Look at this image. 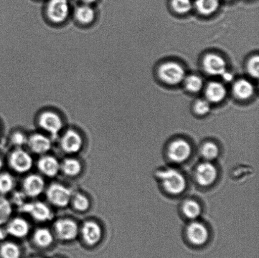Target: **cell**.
Wrapping results in <instances>:
<instances>
[{
    "instance_id": "f1b7e54d",
    "label": "cell",
    "mask_w": 259,
    "mask_h": 258,
    "mask_svg": "<svg viewBox=\"0 0 259 258\" xmlns=\"http://www.w3.org/2000/svg\"><path fill=\"white\" fill-rule=\"evenodd\" d=\"M15 186L14 177L9 173H0V195L11 193Z\"/></svg>"
},
{
    "instance_id": "5bb4252c",
    "label": "cell",
    "mask_w": 259,
    "mask_h": 258,
    "mask_svg": "<svg viewBox=\"0 0 259 258\" xmlns=\"http://www.w3.org/2000/svg\"><path fill=\"white\" fill-rule=\"evenodd\" d=\"M89 246L98 244L103 238V229L98 222L88 221L80 227L79 235Z\"/></svg>"
},
{
    "instance_id": "7c38bea8",
    "label": "cell",
    "mask_w": 259,
    "mask_h": 258,
    "mask_svg": "<svg viewBox=\"0 0 259 258\" xmlns=\"http://www.w3.org/2000/svg\"><path fill=\"white\" fill-rule=\"evenodd\" d=\"M47 13L48 19L55 24H61L67 20L70 13L68 0H50Z\"/></svg>"
},
{
    "instance_id": "74e56055",
    "label": "cell",
    "mask_w": 259,
    "mask_h": 258,
    "mask_svg": "<svg viewBox=\"0 0 259 258\" xmlns=\"http://www.w3.org/2000/svg\"><path fill=\"white\" fill-rule=\"evenodd\" d=\"M83 4L91 5L96 2V0H80Z\"/></svg>"
},
{
    "instance_id": "4dcf8cb0",
    "label": "cell",
    "mask_w": 259,
    "mask_h": 258,
    "mask_svg": "<svg viewBox=\"0 0 259 258\" xmlns=\"http://www.w3.org/2000/svg\"><path fill=\"white\" fill-rule=\"evenodd\" d=\"M185 86L189 92L196 93L199 92L204 86L202 78L196 75H191L185 77Z\"/></svg>"
},
{
    "instance_id": "9c48e42d",
    "label": "cell",
    "mask_w": 259,
    "mask_h": 258,
    "mask_svg": "<svg viewBox=\"0 0 259 258\" xmlns=\"http://www.w3.org/2000/svg\"><path fill=\"white\" fill-rule=\"evenodd\" d=\"M79 231L77 222L69 218H62L55 222L53 233L62 241H72L78 236Z\"/></svg>"
},
{
    "instance_id": "8fae6325",
    "label": "cell",
    "mask_w": 259,
    "mask_h": 258,
    "mask_svg": "<svg viewBox=\"0 0 259 258\" xmlns=\"http://www.w3.org/2000/svg\"><path fill=\"white\" fill-rule=\"evenodd\" d=\"M38 123L42 130L53 136H57L62 131L63 123L62 118L53 111H47L40 114Z\"/></svg>"
},
{
    "instance_id": "7402d4cb",
    "label": "cell",
    "mask_w": 259,
    "mask_h": 258,
    "mask_svg": "<svg viewBox=\"0 0 259 258\" xmlns=\"http://www.w3.org/2000/svg\"><path fill=\"white\" fill-rule=\"evenodd\" d=\"M55 234L47 227H39L33 233V241L41 248L50 247L54 242Z\"/></svg>"
},
{
    "instance_id": "e0dca14e",
    "label": "cell",
    "mask_w": 259,
    "mask_h": 258,
    "mask_svg": "<svg viewBox=\"0 0 259 258\" xmlns=\"http://www.w3.org/2000/svg\"><path fill=\"white\" fill-rule=\"evenodd\" d=\"M202 65L205 72L210 75L222 76L227 70L226 60L218 55L209 54L205 56Z\"/></svg>"
},
{
    "instance_id": "8992f818",
    "label": "cell",
    "mask_w": 259,
    "mask_h": 258,
    "mask_svg": "<svg viewBox=\"0 0 259 258\" xmlns=\"http://www.w3.org/2000/svg\"><path fill=\"white\" fill-rule=\"evenodd\" d=\"M20 209L23 213L27 214L33 220L40 223L52 221L54 217L50 207L42 201H35L23 203Z\"/></svg>"
},
{
    "instance_id": "6da1fadb",
    "label": "cell",
    "mask_w": 259,
    "mask_h": 258,
    "mask_svg": "<svg viewBox=\"0 0 259 258\" xmlns=\"http://www.w3.org/2000/svg\"><path fill=\"white\" fill-rule=\"evenodd\" d=\"M155 176L164 193L172 197L182 195L188 188V180L182 171L176 168H164L157 170Z\"/></svg>"
},
{
    "instance_id": "d590c367",
    "label": "cell",
    "mask_w": 259,
    "mask_h": 258,
    "mask_svg": "<svg viewBox=\"0 0 259 258\" xmlns=\"http://www.w3.org/2000/svg\"><path fill=\"white\" fill-rule=\"evenodd\" d=\"M221 77H222L223 80L226 82H230L233 79V75L232 73L227 72V70L225 72L223 73Z\"/></svg>"
},
{
    "instance_id": "4316f807",
    "label": "cell",
    "mask_w": 259,
    "mask_h": 258,
    "mask_svg": "<svg viewBox=\"0 0 259 258\" xmlns=\"http://www.w3.org/2000/svg\"><path fill=\"white\" fill-rule=\"evenodd\" d=\"M70 204L72 206L75 211L80 213H84L90 209L91 201L85 194L77 192L73 193Z\"/></svg>"
},
{
    "instance_id": "d4e9b609",
    "label": "cell",
    "mask_w": 259,
    "mask_h": 258,
    "mask_svg": "<svg viewBox=\"0 0 259 258\" xmlns=\"http://www.w3.org/2000/svg\"><path fill=\"white\" fill-rule=\"evenodd\" d=\"M96 14L91 5L83 4L76 9L75 18L78 23L82 25H90L95 20Z\"/></svg>"
},
{
    "instance_id": "836d02e7",
    "label": "cell",
    "mask_w": 259,
    "mask_h": 258,
    "mask_svg": "<svg viewBox=\"0 0 259 258\" xmlns=\"http://www.w3.org/2000/svg\"><path fill=\"white\" fill-rule=\"evenodd\" d=\"M195 113L199 116L207 115L210 111V103L206 99H199L195 104Z\"/></svg>"
},
{
    "instance_id": "3957f363",
    "label": "cell",
    "mask_w": 259,
    "mask_h": 258,
    "mask_svg": "<svg viewBox=\"0 0 259 258\" xmlns=\"http://www.w3.org/2000/svg\"><path fill=\"white\" fill-rule=\"evenodd\" d=\"M219 169L213 162L202 161L193 172V178L199 188H209L214 186L219 178Z\"/></svg>"
},
{
    "instance_id": "f35d334b",
    "label": "cell",
    "mask_w": 259,
    "mask_h": 258,
    "mask_svg": "<svg viewBox=\"0 0 259 258\" xmlns=\"http://www.w3.org/2000/svg\"><path fill=\"white\" fill-rule=\"evenodd\" d=\"M3 167H4V162H3L2 159L0 158V173H1Z\"/></svg>"
},
{
    "instance_id": "7a4b0ae2",
    "label": "cell",
    "mask_w": 259,
    "mask_h": 258,
    "mask_svg": "<svg viewBox=\"0 0 259 258\" xmlns=\"http://www.w3.org/2000/svg\"><path fill=\"white\" fill-rule=\"evenodd\" d=\"M193 153L192 143L186 138L179 137L169 141L165 148V155L169 163L182 164L191 158Z\"/></svg>"
},
{
    "instance_id": "30bf717a",
    "label": "cell",
    "mask_w": 259,
    "mask_h": 258,
    "mask_svg": "<svg viewBox=\"0 0 259 258\" xmlns=\"http://www.w3.org/2000/svg\"><path fill=\"white\" fill-rule=\"evenodd\" d=\"M60 147L63 152L68 155L79 153L83 146L82 136L78 131L68 130L65 131L61 138Z\"/></svg>"
},
{
    "instance_id": "5b68a950",
    "label": "cell",
    "mask_w": 259,
    "mask_h": 258,
    "mask_svg": "<svg viewBox=\"0 0 259 258\" xmlns=\"http://www.w3.org/2000/svg\"><path fill=\"white\" fill-rule=\"evenodd\" d=\"M185 238L193 246H204L209 241L210 232L206 224L199 219L189 221L184 230Z\"/></svg>"
},
{
    "instance_id": "ba28073f",
    "label": "cell",
    "mask_w": 259,
    "mask_h": 258,
    "mask_svg": "<svg viewBox=\"0 0 259 258\" xmlns=\"http://www.w3.org/2000/svg\"><path fill=\"white\" fill-rule=\"evenodd\" d=\"M159 77L167 84L176 85L182 83L186 77L184 67L176 62L162 64L158 70Z\"/></svg>"
},
{
    "instance_id": "52a82bcc",
    "label": "cell",
    "mask_w": 259,
    "mask_h": 258,
    "mask_svg": "<svg viewBox=\"0 0 259 258\" xmlns=\"http://www.w3.org/2000/svg\"><path fill=\"white\" fill-rule=\"evenodd\" d=\"M9 163L10 168L15 173L25 174L32 169L34 159L30 153L24 148H17L10 153Z\"/></svg>"
},
{
    "instance_id": "8d00e7d4",
    "label": "cell",
    "mask_w": 259,
    "mask_h": 258,
    "mask_svg": "<svg viewBox=\"0 0 259 258\" xmlns=\"http://www.w3.org/2000/svg\"><path fill=\"white\" fill-rule=\"evenodd\" d=\"M7 236H9V235L7 234L6 229H4L0 228V240L6 238Z\"/></svg>"
},
{
    "instance_id": "1f68e13d",
    "label": "cell",
    "mask_w": 259,
    "mask_h": 258,
    "mask_svg": "<svg viewBox=\"0 0 259 258\" xmlns=\"http://www.w3.org/2000/svg\"><path fill=\"white\" fill-rule=\"evenodd\" d=\"M171 5L178 14H185L191 11L193 3L192 0H172Z\"/></svg>"
},
{
    "instance_id": "ac0fdd59",
    "label": "cell",
    "mask_w": 259,
    "mask_h": 258,
    "mask_svg": "<svg viewBox=\"0 0 259 258\" xmlns=\"http://www.w3.org/2000/svg\"><path fill=\"white\" fill-rule=\"evenodd\" d=\"M6 231L9 236L17 239H23L30 234V225L26 219L22 217L11 218L7 222Z\"/></svg>"
},
{
    "instance_id": "83f0119b",
    "label": "cell",
    "mask_w": 259,
    "mask_h": 258,
    "mask_svg": "<svg viewBox=\"0 0 259 258\" xmlns=\"http://www.w3.org/2000/svg\"><path fill=\"white\" fill-rule=\"evenodd\" d=\"M13 206L11 201L0 195V226L7 224L12 218Z\"/></svg>"
},
{
    "instance_id": "484cf974",
    "label": "cell",
    "mask_w": 259,
    "mask_h": 258,
    "mask_svg": "<svg viewBox=\"0 0 259 258\" xmlns=\"http://www.w3.org/2000/svg\"><path fill=\"white\" fill-rule=\"evenodd\" d=\"M194 6L199 14L210 15L217 11L220 0H195Z\"/></svg>"
},
{
    "instance_id": "9a60e30c",
    "label": "cell",
    "mask_w": 259,
    "mask_h": 258,
    "mask_svg": "<svg viewBox=\"0 0 259 258\" xmlns=\"http://www.w3.org/2000/svg\"><path fill=\"white\" fill-rule=\"evenodd\" d=\"M27 145L32 153L43 156L52 149V141L47 136L37 133L28 137Z\"/></svg>"
},
{
    "instance_id": "4fadbf2b",
    "label": "cell",
    "mask_w": 259,
    "mask_h": 258,
    "mask_svg": "<svg viewBox=\"0 0 259 258\" xmlns=\"http://www.w3.org/2000/svg\"><path fill=\"white\" fill-rule=\"evenodd\" d=\"M44 178L38 174H29L25 177L22 183L23 194L30 198L40 196L46 190Z\"/></svg>"
},
{
    "instance_id": "ab89813d",
    "label": "cell",
    "mask_w": 259,
    "mask_h": 258,
    "mask_svg": "<svg viewBox=\"0 0 259 258\" xmlns=\"http://www.w3.org/2000/svg\"><path fill=\"white\" fill-rule=\"evenodd\" d=\"M35 258H39V257H35Z\"/></svg>"
},
{
    "instance_id": "603a6c76",
    "label": "cell",
    "mask_w": 259,
    "mask_h": 258,
    "mask_svg": "<svg viewBox=\"0 0 259 258\" xmlns=\"http://www.w3.org/2000/svg\"><path fill=\"white\" fill-rule=\"evenodd\" d=\"M199 154L203 160L214 163L220 156L219 145L212 140L205 141L200 146Z\"/></svg>"
},
{
    "instance_id": "2e32d148",
    "label": "cell",
    "mask_w": 259,
    "mask_h": 258,
    "mask_svg": "<svg viewBox=\"0 0 259 258\" xmlns=\"http://www.w3.org/2000/svg\"><path fill=\"white\" fill-rule=\"evenodd\" d=\"M37 168L42 175L55 178L60 173V162L55 157L45 154L37 161Z\"/></svg>"
},
{
    "instance_id": "d6986e66",
    "label": "cell",
    "mask_w": 259,
    "mask_h": 258,
    "mask_svg": "<svg viewBox=\"0 0 259 258\" xmlns=\"http://www.w3.org/2000/svg\"><path fill=\"white\" fill-rule=\"evenodd\" d=\"M180 209L184 218L189 222L199 219L202 214L201 203L194 198L185 199L180 204Z\"/></svg>"
},
{
    "instance_id": "e575fe53",
    "label": "cell",
    "mask_w": 259,
    "mask_h": 258,
    "mask_svg": "<svg viewBox=\"0 0 259 258\" xmlns=\"http://www.w3.org/2000/svg\"><path fill=\"white\" fill-rule=\"evenodd\" d=\"M247 71L251 77L257 78L259 75V58L255 55L250 58L247 63Z\"/></svg>"
},
{
    "instance_id": "d6a6232c",
    "label": "cell",
    "mask_w": 259,
    "mask_h": 258,
    "mask_svg": "<svg viewBox=\"0 0 259 258\" xmlns=\"http://www.w3.org/2000/svg\"><path fill=\"white\" fill-rule=\"evenodd\" d=\"M28 137L25 134L17 131L12 134L11 138H10V142L12 145H14L15 148H23L24 146L27 145Z\"/></svg>"
},
{
    "instance_id": "ffe728a7",
    "label": "cell",
    "mask_w": 259,
    "mask_h": 258,
    "mask_svg": "<svg viewBox=\"0 0 259 258\" xmlns=\"http://www.w3.org/2000/svg\"><path fill=\"white\" fill-rule=\"evenodd\" d=\"M205 97L210 103H218L225 99L227 91L223 83L211 82L205 88Z\"/></svg>"
},
{
    "instance_id": "44dd1931",
    "label": "cell",
    "mask_w": 259,
    "mask_h": 258,
    "mask_svg": "<svg viewBox=\"0 0 259 258\" xmlns=\"http://www.w3.org/2000/svg\"><path fill=\"white\" fill-rule=\"evenodd\" d=\"M82 171V165L78 159L67 158L60 163V172L68 178H75Z\"/></svg>"
},
{
    "instance_id": "f546056e",
    "label": "cell",
    "mask_w": 259,
    "mask_h": 258,
    "mask_svg": "<svg viewBox=\"0 0 259 258\" xmlns=\"http://www.w3.org/2000/svg\"><path fill=\"white\" fill-rule=\"evenodd\" d=\"M20 254V247L14 242H5L0 247V256L2 258H19Z\"/></svg>"
},
{
    "instance_id": "277c9868",
    "label": "cell",
    "mask_w": 259,
    "mask_h": 258,
    "mask_svg": "<svg viewBox=\"0 0 259 258\" xmlns=\"http://www.w3.org/2000/svg\"><path fill=\"white\" fill-rule=\"evenodd\" d=\"M46 196L50 204L63 209L69 205L73 195L72 189L59 183L51 184L46 188Z\"/></svg>"
},
{
    "instance_id": "cb8c5ba5",
    "label": "cell",
    "mask_w": 259,
    "mask_h": 258,
    "mask_svg": "<svg viewBox=\"0 0 259 258\" xmlns=\"http://www.w3.org/2000/svg\"><path fill=\"white\" fill-rule=\"evenodd\" d=\"M233 91L236 97L239 99L247 100L252 97L254 93V87L250 81L241 79L235 83Z\"/></svg>"
}]
</instances>
